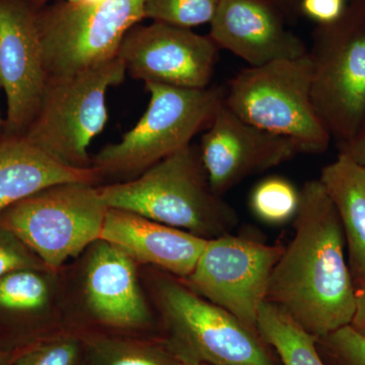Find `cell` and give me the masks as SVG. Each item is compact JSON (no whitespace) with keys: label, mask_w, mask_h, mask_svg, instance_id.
Instances as JSON below:
<instances>
[{"label":"cell","mask_w":365,"mask_h":365,"mask_svg":"<svg viewBox=\"0 0 365 365\" xmlns=\"http://www.w3.org/2000/svg\"><path fill=\"white\" fill-rule=\"evenodd\" d=\"M294 230L271 274L266 302L319 338L349 326L354 282L339 215L319 179L300 189Z\"/></svg>","instance_id":"1"},{"label":"cell","mask_w":365,"mask_h":365,"mask_svg":"<svg viewBox=\"0 0 365 365\" xmlns=\"http://www.w3.org/2000/svg\"><path fill=\"white\" fill-rule=\"evenodd\" d=\"M109 208L121 209L205 240L232 234L237 211L213 191L200 148L189 144L132 181L101 187Z\"/></svg>","instance_id":"2"},{"label":"cell","mask_w":365,"mask_h":365,"mask_svg":"<svg viewBox=\"0 0 365 365\" xmlns=\"http://www.w3.org/2000/svg\"><path fill=\"white\" fill-rule=\"evenodd\" d=\"M309 52L242 69L228 81L223 104L247 123L287 137L302 153H325L332 137L314 111Z\"/></svg>","instance_id":"3"},{"label":"cell","mask_w":365,"mask_h":365,"mask_svg":"<svg viewBox=\"0 0 365 365\" xmlns=\"http://www.w3.org/2000/svg\"><path fill=\"white\" fill-rule=\"evenodd\" d=\"M312 37V102L340 145L365 124V0H352L338 20L317 25Z\"/></svg>","instance_id":"4"},{"label":"cell","mask_w":365,"mask_h":365,"mask_svg":"<svg viewBox=\"0 0 365 365\" xmlns=\"http://www.w3.org/2000/svg\"><path fill=\"white\" fill-rule=\"evenodd\" d=\"M150 104L135 126L121 140L91 158L100 175L143 173L163 158L191 144L210 126L225 98V88L201 90L145 83Z\"/></svg>","instance_id":"5"},{"label":"cell","mask_w":365,"mask_h":365,"mask_svg":"<svg viewBox=\"0 0 365 365\" xmlns=\"http://www.w3.org/2000/svg\"><path fill=\"white\" fill-rule=\"evenodd\" d=\"M126 76L121 57L48 78L37 116L24 136L58 162L91 168L88 148L108 121L107 93Z\"/></svg>","instance_id":"6"},{"label":"cell","mask_w":365,"mask_h":365,"mask_svg":"<svg viewBox=\"0 0 365 365\" xmlns=\"http://www.w3.org/2000/svg\"><path fill=\"white\" fill-rule=\"evenodd\" d=\"M158 304L168 350L179 362L207 365H277L259 333L182 280H158Z\"/></svg>","instance_id":"7"},{"label":"cell","mask_w":365,"mask_h":365,"mask_svg":"<svg viewBox=\"0 0 365 365\" xmlns=\"http://www.w3.org/2000/svg\"><path fill=\"white\" fill-rule=\"evenodd\" d=\"M108 209L95 185L61 182L2 211L0 227L56 269L100 241Z\"/></svg>","instance_id":"8"},{"label":"cell","mask_w":365,"mask_h":365,"mask_svg":"<svg viewBox=\"0 0 365 365\" xmlns=\"http://www.w3.org/2000/svg\"><path fill=\"white\" fill-rule=\"evenodd\" d=\"M146 0L60 1L38 11L48 78L67 76L119 56L126 34L144 20Z\"/></svg>","instance_id":"9"},{"label":"cell","mask_w":365,"mask_h":365,"mask_svg":"<svg viewBox=\"0 0 365 365\" xmlns=\"http://www.w3.org/2000/svg\"><path fill=\"white\" fill-rule=\"evenodd\" d=\"M284 247L232 232L207 240L193 271L182 281L258 333L259 311L266 302L271 274Z\"/></svg>","instance_id":"10"},{"label":"cell","mask_w":365,"mask_h":365,"mask_svg":"<svg viewBox=\"0 0 365 365\" xmlns=\"http://www.w3.org/2000/svg\"><path fill=\"white\" fill-rule=\"evenodd\" d=\"M220 48L191 29L153 21L133 26L119 49L126 73L145 83L182 88H208Z\"/></svg>","instance_id":"11"},{"label":"cell","mask_w":365,"mask_h":365,"mask_svg":"<svg viewBox=\"0 0 365 365\" xmlns=\"http://www.w3.org/2000/svg\"><path fill=\"white\" fill-rule=\"evenodd\" d=\"M39 9L29 0H0V88L7 105L4 135L25 134L47 88Z\"/></svg>","instance_id":"12"},{"label":"cell","mask_w":365,"mask_h":365,"mask_svg":"<svg viewBox=\"0 0 365 365\" xmlns=\"http://www.w3.org/2000/svg\"><path fill=\"white\" fill-rule=\"evenodd\" d=\"M199 148L209 182L220 196L247 178L278 167L302 153L292 139L247 123L223 103Z\"/></svg>","instance_id":"13"},{"label":"cell","mask_w":365,"mask_h":365,"mask_svg":"<svg viewBox=\"0 0 365 365\" xmlns=\"http://www.w3.org/2000/svg\"><path fill=\"white\" fill-rule=\"evenodd\" d=\"M269 0H220L209 37L250 66L304 56L309 49Z\"/></svg>","instance_id":"14"},{"label":"cell","mask_w":365,"mask_h":365,"mask_svg":"<svg viewBox=\"0 0 365 365\" xmlns=\"http://www.w3.org/2000/svg\"><path fill=\"white\" fill-rule=\"evenodd\" d=\"M100 240L134 261L150 264L178 278L188 277L207 240L121 209L109 208Z\"/></svg>","instance_id":"15"},{"label":"cell","mask_w":365,"mask_h":365,"mask_svg":"<svg viewBox=\"0 0 365 365\" xmlns=\"http://www.w3.org/2000/svg\"><path fill=\"white\" fill-rule=\"evenodd\" d=\"M85 290L91 313L104 325L130 330L150 324L135 261L114 245L102 240L95 242L86 266Z\"/></svg>","instance_id":"16"},{"label":"cell","mask_w":365,"mask_h":365,"mask_svg":"<svg viewBox=\"0 0 365 365\" xmlns=\"http://www.w3.org/2000/svg\"><path fill=\"white\" fill-rule=\"evenodd\" d=\"M100 176L93 168L76 169L58 162L24 136L0 137V213L54 185L95 184Z\"/></svg>","instance_id":"17"},{"label":"cell","mask_w":365,"mask_h":365,"mask_svg":"<svg viewBox=\"0 0 365 365\" xmlns=\"http://www.w3.org/2000/svg\"><path fill=\"white\" fill-rule=\"evenodd\" d=\"M335 206L344 232L353 281L365 278V167L344 155L323 168L319 178Z\"/></svg>","instance_id":"18"},{"label":"cell","mask_w":365,"mask_h":365,"mask_svg":"<svg viewBox=\"0 0 365 365\" xmlns=\"http://www.w3.org/2000/svg\"><path fill=\"white\" fill-rule=\"evenodd\" d=\"M257 330L264 342L275 350L283 365H327L317 347L318 338L275 304L263 302Z\"/></svg>","instance_id":"19"},{"label":"cell","mask_w":365,"mask_h":365,"mask_svg":"<svg viewBox=\"0 0 365 365\" xmlns=\"http://www.w3.org/2000/svg\"><path fill=\"white\" fill-rule=\"evenodd\" d=\"M83 365H177L165 347L118 337L83 340Z\"/></svg>","instance_id":"20"},{"label":"cell","mask_w":365,"mask_h":365,"mask_svg":"<svg viewBox=\"0 0 365 365\" xmlns=\"http://www.w3.org/2000/svg\"><path fill=\"white\" fill-rule=\"evenodd\" d=\"M252 210L262 222L283 225L294 220L299 204V191L282 177H269L255 187L251 194Z\"/></svg>","instance_id":"21"},{"label":"cell","mask_w":365,"mask_h":365,"mask_svg":"<svg viewBox=\"0 0 365 365\" xmlns=\"http://www.w3.org/2000/svg\"><path fill=\"white\" fill-rule=\"evenodd\" d=\"M220 0H146L144 19L191 29L210 24Z\"/></svg>","instance_id":"22"},{"label":"cell","mask_w":365,"mask_h":365,"mask_svg":"<svg viewBox=\"0 0 365 365\" xmlns=\"http://www.w3.org/2000/svg\"><path fill=\"white\" fill-rule=\"evenodd\" d=\"M83 342L76 336H56L14 352L11 365H83Z\"/></svg>","instance_id":"23"},{"label":"cell","mask_w":365,"mask_h":365,"mask_svg":"<svg viewBox=\"0 0 365 365\" xmlns=\"http://www.w3.org/2000/svg\"><path fill=\"white\" fill-rule=\"evenodd\" d=\"M47 299V283L32 270L16 271L0 279V307L33 311L44 306Z\"/></svg>","instance_id":"24"},{"label":"cell","mask_w":365,"mask_h":365,"mask_svg":"<svg viewBox=\"0 0 365 365\" xmlns=\"http://www.w3.org/2000/svg\"><path fill=\"white\" fill-rule=\"evenodd\" d=\"M317 347L327 365H365V338L351 327L322 336Z\"/></svg>","instance_id":"25"},{"label":"cell","mask_w":365,"mask_h":365,"mask_svg":"<svg viewBox=\"0 0 365 365\" xmlns=\"http://www.w3.org/2000/svg\"><path fill=\"white\" fill-rule=\"evenodd\" d=\"M37 266L21 245L13 240L0 241V279L9 273L20 270H32Z\"/></svg>","instance_id":"26"},{"label":"cell","mask_w":365,"mask_h":365,"mask_svg":"<svg viewBox=\"0 0 365 365\" xmlns=\"http://www.w3.org/2000/svg\"><path fill=\"white\" fill-rule=\"evenodd\" d=\"M345 7V0H302L300 14L316 21L317 25H325L338 20Z\"/></svg>","instance_id":"27"},{"label":"cell","mask_w":365,"mask_h":365,"mask_svg":"<svg viewBox=\"0 0 365 365\" xmlns=\"http://www.w3.org/2000/svg\"><path fill=\"white\" fill-rule=\"evenodd\" d=\"M354 282V312L349 327L365 338V278Z\"/></svg>","instance_id":"28"},{"label":"cell","mask_w":365,"mask_h":365,"mask_svg":"<svg viewBox=\"0 0 365 365\" xmlns=\"http://www.w3.org/2000/svg\"><path fill=\"white\" fill-rule=\"evenodd\" d=\"M339 153L365 167V124L351 140L338 145Z\"/></svg>","instance_id":"29"},{"label":"cell","mask_w":365,"mask_h":365,"mask_svg":"<svg viewBox=\"0 0 365 365\" xmlns=\"http://www.w3.org/2000/svg\"><path fill=\"white\" fill-rule=\"evenodd\" d=\"M269 1L272 2L274 6L279 9L289 25L297 23L299 16H302L300 14L302 0H269Z\"/></svg>","instance_id":"30"},{"label":"cell","mask_w":365,"mask_h":365,"mask_svg":"<svg viewBox=\"0 0 365 365\" xmlns=\"http://www.w3.org/2000/svg\"><path fill=\"white\" fill-rule=\"evenodd\" d=\"M14 353L4 351L0 348V365H11Z\"/></svg>","instance_id":"31"},{"label":"cell","mask_w":365,"mask_h":365,"mask_svg":"<svg viewBox=\"0 0 365 365\" xmlns=\"http://www.w3.org/2000/svg\"><path fill=\"white\" fill-rule=\"evenodd\" d=\"M69 2H73V4H98V2L104 1V0H67Z\"/></svg>","instance_id":"32"},{"label":"cell","mask_w":365,"mask_h":365,"mask_svg":"<svg viewBox=\"0 0 365 365\" xmlns=\"http://www.w3.org/2000/svg\"><path fill=\"white\" fill-rule=\"evenodd\" d=\"M29 1H30L31 4H33L35 6L43 7V6H45L49 0H29Z\"/></svg>","instance_id":"33"},{"label":"cell","mask_w":365,"mask_h":365,"mask_svg":"<svg viewBox=\"0 0 365 365\" xmlns=\"http://www.w3.org/2000/svg\"><path fill=\"white\" fill-rule=\"evenodd\" d=\"M4 121L2 120L1 115H0V137L4 135Z\"/></svg>","instance_id":"34"},{"label":"cell","mask_w":365,"mask_h":365,"mask_svg":"<svg viewBox=\"0 0 365 365\" xmlns=\"http://www.w3.org/2000/svg\"><path fill=\"white\" fill-rule=\"evenodd\" d=\"M177 365H207V364H182V362H179Z\"/></svg>","instance_id":"35"}]
</instances>
